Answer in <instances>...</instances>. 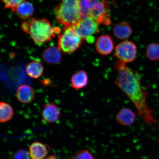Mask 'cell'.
Instances as JSON below:
<instances>
[{"mask_svg": "<svg viewBox=\"0 0 159 159\" xmlns=\"http://www.w3.org/2000/svg\"><path fill=\"white\" fill-rule=\"evenodd\" d=\"M45 159H57V157L55 155H51V156H49L48 157H47L46 158H45Z\"/></svg>", "mask_w": 159, "mask_h": 159, "instance_id": "obj_23", "label": "cell"}, {"mask_svg": "<svg viewBox=\"0 0 159 159\" xmlns=\"http://www.w3.org/2000/svg\"><path fill=\"white\" fill-rule=\"evenodd\" d=\"M54 13L57 22L65 27L73 26L81 20L79 0H61L55 7Z\"/></svg>", "mask_w": 159, "mask_h": 159, "instance_id": "obj_4", "label": "cell"}, {"mask_svg": "<svg viewBox=\"0 0 159 159\" xmlns=\"http://www.w3.org/2000/svg\"><path fill=\"white\" fill-rule=\"evenodd\" d=\"M58 48L49 47L43 52L42 55L43 60L48 64L56 65L61 62V56Z\"/></svg>", "mask_w": 159, "mask_h": 159, "instance_id": "obj_12", "label": "cell"}, {"mask_svg": "<svg viewBox=\"0 0 159 159\" xmlns=\"http://www.w3.org/2000/svg\"><path fill=\"white\" fill-rule=\"evenodd\" d=\"M28 75L32 78H39L42 75L43 68V64L38 61H33L28 64L26 67Z\"/></svg>", "mask_w": 159, "mask_h": 159, "instance_id": "obj_16", "label": "cell"}, {"mask_svg": "<svg viewBox=\"0 0 159 159\" xmlns=\"http://www.w3.org/2000/svg\"><path fill=\"white\" fill-rule=\"evenodd\" d=\"M50 150V148L48 145L38 142L33 143L29 148V153L32 159H43Z\"/></svg>", "mask_w": 159, "mask_h": 159, "instance_id": "obj_10", "label": "cell"}, {"mask_svg": "<svg viewBox=\"0 0 159 159\" xmlns=\"http://www.w3.org/2000/svg\"><path fill=\"white\" fill-rule=\"evenodd\" d=\"M29 152L25 149H21L15 153L14 159H30Z\"/></svg>", "mask_w": 159, "mask_h": 159, "instance_id": "obj_22", "label": "cell"}, {"mask_svg": "<svg viewBox=\"0 0 159 159\" xmlns=\"http://www.w3.org/2000/svg\"><path fill=\"white\" fill-rule=\"evenodd\" d=\"M82 39L73 27H64L58 35L57 48L63 53H73L80 47Z\"/></svg>", "mask_w": 159, "mask_h": 159, "instance_id": "obj_5", "label": "cell"}, {"mask_svg": "<svg viewBox=\"0 0 159 159\" xmlns=\"http://www.w3.org/2000/svg\"><path fill=\"white\" fill-rule=\"evenodd\" d=\"M114 68L118 74L115 84L132 101L139 116L149 126L156 124L153 111L147 104L148 94L143 88L140 75L126 63L119 61L115 63Z\"/></svg>", "mask_w": 159, "mask_h": 159, "instance_id": "obj_1", "label": "cell"}, {"mask_svg": "<svg viewBox=\"0 0 159 159\" xmlns=\"http://www.w3.org/2000/svg\"><path fill=\"white\" fill-rule=\"evenodd\" d=\"M146 57L152 61H159V43H152L147 47Z\"/></svg>", "mask_w": 159, "mask_h": 159, "instance_id": "obj_19", "label": "cell"}, {"mask_svg": "<svg viewBox=\"0 0 159 159\" xmlns=\"http://www.w3.org/2000/svg\"><path fill=\"white\" fill-rule=\"evenodd\" d=\"M95 48L99 54L104 56L109 55L114 49V41L108 35H101L95 43Z\"/></svg>", "mask_w": 159, "mask_h": 159, "instance_id": "obj_8", "label": "cell"}, {"mask_svg": "<svg viewBox=\"0 0 159 159\" xmlns=\"http://www.w3.org/2000/svg\"><path fill=\"white\" fill-rule=\"evenodd\" d=\"M25 33L30 36L36 44L41 45L51 40L56 33H59V28L53 27L46 19H38L31 18L24 22L21 25Z\"/></svg>", "mask_w": 159, "mask_h": 159, "instance_id": "obj_3", "label": "cell"}, {"mask_svg": "<svg viewBox=\"0 0 159 159\" xmlns=\"http://www.w3.org/2000/svg\"><path fill=\"white\" fill-rule=\"evenodd\" d=\"M137 52L136 45L130 41L122 42L117 45L115 48V56L119 61L125 63L134 61Z\"/></svg>", "mask_w": 159, "mask_h": 159, "instance_id": "obj_6", "label": "cell"}, {"mask_svg": "<svg viewBox=\"0 0 159 159\" xmlns=\"http://www.w3.org/2000/svg\"><path fill=\"white\" fill-rule=\"evenodd\" d=\"M13 111L11 105L5 102L0 103V122L5 123L11 119L13 116Z\"/></svg>", "mask_w": 159, "mask_h": 159, "instance_id": "obj_18", "label": "cell"}, {"mask_svg": "<svg viewBox=\"0 0 159 159\" xmlns=\"http://www.w3.org/2000/svg\"><path fill=\"white\" fill-rule=\"evenodd\" d=\"M136 115L131 109L124 108L121 109L117 114L116 119L119 124L123 126H129L134 124Z\"/></svg>", "mask_w": 159, "mask_h": 159, "instance_id": "obj_14", "label": "cell"}, {"mask_svg": "<svg viewBox=\"0 0 159 159\" xmlns=\"http://www.w3.org/2000/svg\"><path fill=\"white\" fill-rule=\"evenodd\" d=\"M88 83V75L86 71L84 70H79L71 76V86L76 90L84 88Z\"/></svg>", "mask_w": 159, "mask_h": 159, "instance_id": "obj_13", "label": "cell"}, {"mask_svg": "<svg viewBox=\"0 0 159 159\" xmlns=\"http://www.w3.org/2000/svg\"><path fill=\"white\" fill-rule=\"evenodd\" d=\"M158 142H159V139H158Z\"/></svg>", "mask_w": 159, "mask_h": 159, "instance_id": "obj_24", "label": "cell"}, {"mask_svg": "<svg viewBox=\"0 0 159 159\" xmlns=\"http://www.w3.org/2000/svg\"><path fill=\"white\" fill-rule=\"evenodd\" d=\"M71 159H95L89 151L82 150L79 151L71 157Z\"/></svg>", "mask_w": 159, "mask_h": 159, "instance_id": "obj_21", "label": "cell"}, {"mask_svg": "<svg viewBox=\"0 0 159 159\" xmlns=\"http://www.w3.org/2000/svg\"><path fill=\"white\" fill-rule=\"evenodd\" d=\"M34 91L30 86L27 85L20 86L16 91V97L20 102L23 104L30 102L34 98Z\"/></svg>", "mask_w": 159, "mask_h": 159, "instance_id": "obj_11", "label": "cell"}, {"mask_svg": "<svg viewBox=\"0 0 159 159\" xmlns=\"http://www.w3.org/2000/svg\"><path fill=\"white\" fill-rule=\"evenodd\" d=\"M99 24L92 18L88 17L81 20L73 27L81 39L86 40L89 37L98 32Z\"/></svg>", "mask_w": 159, "mask_h": 159, "instance_id": "obj_7", "label": "cell"}, {"mask_svg": "<svg viewBox=\"0 0 159 159\" xmlns=\"http://www.w3.org/2000/svg\"><path fill=\"white\" fill-rule=\"evenodd\" d=\"M61 116L58 107L54 103L49 102L44 105L42 116L45 122L51 124L58 120Z\"/></svg>", "mask_w": 159, "mask_h": 159, "instance_id": "obj_9", "label": "cell"}, {"mask_svg": "<svg viewBox=\"0 0 159 159\" xmlns=\"http://www.w3.org/2000/svg\"><path fill=\"white\" fill-rule=\"evenodd\" d=\"M15 12L20 18L26 19L33 15L34 12V8L32 4L28 2L24 1L18 6Z\"/></svg>", "mask_w": 159, "mask_h": 159, "instance_id": "obj_17", "label": "cell"}, {"mask_svg": "<svg viewBox=\"0 0 159 159\" xmlns=\"http://www.w3.org/2000/svg\"><path fill=\"white\" fill-rule=\"evenodd\" d=\"M132 32V27L128 23L125 22L116 25L113 29V33L115 36L120 40L129 38Z\"/></svg>", "mask_w": 159, "mask_h": 159, "instance_id": "obj_15", "label": "cell"}, {"mask_svg": "<svg viewBox=\"0 0 159 159\" xmlns=\"http://www.w3.org/2000/svg\"><path fill=\"white\" fill-rule=\"evenodd\" d=\"M79 11L81 20L91 17L99 24L111 23L108 0H79Z\"/></svg>", "mask_w": 159, "mask_h": 159, "instance_id": "obj_2", "label": "cell"}, {"mask_svg": "<svg viewBox=\"0 0 159 159\" xmlns=\"http://www.w3.org/2000/svg\"><path fill=\"white\" fill-rule=\"evenodd\" d=\"M5 5V8L9 9L13 12H15L16 8L19 5L24 2L25 0H2Z\"/></svg>", "mask_w": 159, "mask_h": 159, "instance_id": "obj_20", "label": "cell"}]
</instances>
